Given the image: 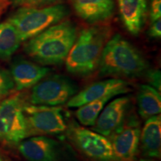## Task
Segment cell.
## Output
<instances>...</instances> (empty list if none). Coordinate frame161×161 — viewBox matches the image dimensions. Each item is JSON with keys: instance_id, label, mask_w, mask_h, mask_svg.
I'll use <instances>...</instances> for the list:
<instances>
[{"instance_id": "obj_1", "label": "cell", "mask_w": 161, "mask_h": 161, "mask_svg": "<svg viewBox=\"0 0 161 161\" xmlns=\"http://www.w3.org/2000/svg\"><path fill=\"white\" fill-rule=\"evenodd\" d=\"M77 36L75 23L61 21L29 39L24 50L42 65H57L65 61Z\"/></svg>"}, {"instance_id": "obj_2", "label": "cell", "mask_w": 161, "mask_h": 161, "mask_svg": "<svg viewBox=\"0 0 161 161\" xmlns=\"http://www.w3.org/2000/svg\"><path fill=\"white\" fill-rule=\"evenodd\" d=\"M98 68L100 76L136 78L146 74L149 64L135 46L116 35L107 41Z\"/></svg>"}, {"instance_id": "obj_3", "label": "cell", "mask_w": 161, "mask_h": 161, "mask_svg": "<svg viewBox=\"0 0 161 161\" xmlns=\"http://www.w3.org/2000/svg\"><path fill=\"white\" fill-rule=\"evenodd\" d=\"M110 34V28L107 26L95 25L82 30L65 60L66 70L78 76L95 72Z\"/></svg>"}, {"instance_id": "obj_4", "label": "cell", "mask_w": 161, "mask_h": 161, "mask_svg": "<svg viewBox=\"0 0 161 161\" xmlns=\"http://www.w3.org/2000/svg\"><path fill=\"white\" fill-rule=\"evenodd\" d=\"M69 14V8L61 4L43 8L23 6L7 21L16 28L22 41H25L39 35L50 26L61 22Z\"/></svg>"}, {"instance_id": "obj_5", "label": "cell", "mask_w": 161, "mask_h": 161, "mask_svg": "<svg viewBox=\"0 0 161 161\" xmlns=\"http://www.w3.org/2000/svg\"><path fill=\"white\" fill-rule=\"evenodd\" d=\"M24 103L17 94L0 102V140L9 145H18L28 136Z\"/></svg>"}, {"instance_id": "obj_6", "label": "cell", "mask_w": 161, "mask_h": 161, "mask_svg": "<svg viewBox=\"0 0 161 161\" xmlns=\"http://www.w3.org/2000/svg\"><path fill=\"white\" fill-rule=\"evenodd\" d=\"M28 136L57 135L66 131L68 126L60 106L29 104L24 106Z\"/></svg>"}, {"instance_id": "obj_7", "label": "cell", "mask_w": 161, "mask_h": 161, "mask_svg": "<svg viewBox=\"0 0 161 161\" xmlns=\"http://www.w3.org/2000/svg\"><path fill=\"white\" fill-rule=\"evenodd\" d=\"M75 81L65 75H53L40 80L32 88L29 101L31 104L60 106L67 103L78 92Z\"/></svg>"}, {"instance_id": "obj_8", "label": "cell", "mask_w": 161, "mask_h": 161, "mask_svg": "<svg viewBox=\"0 0 161 161\" xmlns=\"http://www.w3.org/2000/svg\"><path fill=\"white\" fill-rule=\"evenodd\" d=\"M70 140L84 155L96 161H116L110 139L76 123L68 131Z\"/></svg>"}, {"instance_id": "obj_9", "label": "cell", "mask_w": 161, "mask_h": 161, "mask_svg": "<svg viewBox=\"0 0 161 161\" xmlns=\"http://www.w3.org/2000/svg\"><path fill=\"white\" fill-rule=\"evenodd\" d=\"M140 131L138 119L135 116H130L109 138L116 161H134L140 146Z\"/></svg>"}, {"instance_id": "obj_10", "label": "cell", "mask_w": 161, "mask_h": 161, "mask_svg": "<svg viewBox=\"0 0 161 161\" xmlns=\"http://www.w3.org/2000/svg\"><path fill=\"white\" fill-rule=\"evenodd\" d=\"M130 105V98L128 96H120L114 99L100 113L92 130L110 138L124 125Z\"/></svg>"}, {"instance_id": "obj_11", "label": "cell", "mask_w": 161, "mask_h": 161, "mask_svg": "<svg viewBox=\"0 0 161 161\" xmlns=\"http://www.w3.org/2000/svg\"><path fill=\"white\" fill-rule=\"evenodd\" d=\"M129 84L122 79L111 78L96 82L78 92L67 102V107L78 108L90 102L109 95L119 96L128 92Z\"/></svg>"}, {"instance_id": "obj_12", "label": "cell", "mask_w": 161, "mask_h": 161, "mask_svg": "<svg viewBox=\"0 0 161 161\" xmlns=\"http://www.w3.org/2000/svg\"><path fill=\"white\" fill-rule=\"evenodd\" d=\"M18 149L29 161H57L60 156L59 143L44 135L24 139L18 144Z\"/></svg>"}, {"instance_id": "obj_13", "label": "cell", "mask_w": 161, "mask_h": 161, "mask_svg": "<svg viewBox=\"0 0 161 161\" xmlns=\"http://www.w3.org/2000/svg\"><path fill=\"white\" fill-rule=\"evenodd\" d=\"M50 71L49 68L20 57L16 58L10 67V73L14 82L16 90L32 87L45 78Z\"/></svg>"}, {"instance_id": "obj_14", "label": "cell", "mask_w": 161, "mask_h": 161, "mask_svg": "<svg viewBox=\"0 0 161 161\" xmlns=\"http://www.w3.org/2000/svg\"><path fill=\"white\" fill-rule=\"evenodd\" d=\"M75 13L89 23L110 19L115 11V0H71Z\"/></svg>"}, {"instance_id": "obj_15", "label": "cell", "mask_w": 161, "mask_h": 161, "mask_svg": "<svg viewBox=\"0 0 161 161\" xmlns=\"http://www.w3.org/2000/svg\"><path fill=\"white\" fill-rule=\"evenodd\" d=\"M121 19L127 31L138 35L142 31L148 12L146 0H117Z\"/></svg>"}, {"instance_id": "obj_16", "label": "cell", "mask_w": 161, "mask_h": 161, "mask_svg": "<svg viewBox=\"0 0 161 161\" xmlns=\"http://www.w3.org/2000/svg\"><path fill=\"white\" fill-rule=\"evenodd\" d=\"M140 142L145 156L148 158H160L161 148V118L160 115L146 119L140 131Z\"/></svg>"}, {"instance_id": "obj_17", "label": "cell", "mask_w": 161, "mask_h": 161, "mask_svg": "<svg viewBox=\"0 0 161 161\" xmlns=\"http://www.w3.org/2000/svg\"><path fill=\"white\" fill-rule=\"evenodd\" d=\"M139 114L144 119L159 115L161 111L160 92L148 84H142L137 92Z\"/></svg>"}, {"instance_id": "obj_18", "label": "cell", "mask_w": 161, "mask_h": 161, "mask_svg": "<svg viewBox=\"0 0 161 161\" xmlns=\"http://www.w3.org/2000/svg\"><path fill=\"white\" fill-rule=\"evenodd\" d=\"M22 42L17 30L11 23L8 21L0 23V59L11 58Z\"/></svg>"}, {"instance_id": "obj_19", "label": "cell", "mask_w": 161, "mask_h": 161, "mask_svg": "<svg viewBox=\"0 0 161 161\" xmlns=\"http://www.w3.org/2000/svg\"><path fill=\"white\" fill-rule=\"evenodd\" d=\"M114 96H116L109 95L104 96L78 108L75 115L80 123L84 126H93L100 113L104 109L108 102Z\"/></svg>"}, {"instance_id": "obj_20", "label": "cell", "mask_w": 161, "mask_h": 161, "mask_svg": "<svg viewBox=\"0 0 161 161\" xmlns=\"http://www.w3.org/2000/svg\"><path fill=\"white\" fill-rule=\"evenodd\" d=\"M14 90L15 84L10 71L0 67V98L10 95Z\"/></svg>"}, {"instance_id": "obj_21", "label": "cell", "mask_w": 161, "mask_h": 161, "mask_svg": "<svg viewBox=\"0 0 161 161\" xmlns=\"http://www.w3.org/2000/svg\"><path fill=\"white\" fill-rule=\"evenodd\" d=\"M146 79L148 82V85L153 86L157 90L160 92L161 90V74L158 69H150L145 74Z\"/></svg>"}, {"instance_id": "obj_22", "label": "cell", "mask_w": 161, "mask_h": 161, "mask_svg": "<svg viewBox=\"0 0 161 161\" xmlns=\"http://www.w3.org/2000/svg\"><path fill=\"white\" fill-rule=\"evenodd\" d=\"M60 0H25L22 6L29 8H43L55 5Z\"/></svg>"}, {"instance_id": "obj_23", "label": "cell", "mask_w": 161, "mask_h": 161, "mask_svg": "<svg viewBox=\"0 0 161 161\" xmlns=\"http://www.w3.org/2000/svg\"><path fill=\"white\" fill-rule=\"evenodd\" d=\"M149 16L151 22L161 19V0H150Z\"/></svg>"}, {"instance_id": "obj_24", "label": "cell", "mask_w": 161, "mask_h": 161, "mask_svg": "<svg viewBox=\"0 0 161 161\" xmlns=\"http://www.w3.org/2000/svg\"><path fill=\"white\" fill-rule=\"evenodd\" d=\"M148 35L152 38H160L161 37V19L151 22L148 29Z\"/></svg>"}, {"instance_id": "obj_25", "label": "cell", "mask_w": 161, "mask_h": 161, "mask_svg": "<svg viewBox=\"0 0 161 161\" xmlns=\"http://www.w3.org/2000/svg\"><path fill=\"white\" fill-rule=\"evenodd\" d=\"M25 0H11L12 3H13L14 5H22L24 3Z\"/></svg>"}, {"instance_id": "obj_26", "label": "cell", "mask_w": 161, "mask_h": 161, "mask_svg": "<svg viewBox=\"0 0 161 161\" xmlns=\"http://www.w3.org/2000/svg\"><path fill=\"white\" fill-rule=\"evenodd\" d=\"M0 161H4V160H3V158H1V157H0Z\"/></svg>"}, {"instance_id": "obj_27", "label": "cell", "mask_w": 161, "mask_h": 161, "mask_svg": "<svg viewBox=\"0 0 161 161\" xmlns=\"http://www.w3.org/2000/svg\"><path fill=\"white\" fill-rule=\"evenodd\" d=\"M5 1H6V0H0V2H1V3H2V2L3 3V2H5Z\"/></svg>"}, {"instance_id": "obj_28", "label": "cell", "mask_w": 161, "mask_h": 161, "mask_svg": "<svg viewBox=\"0 0 161 161\" xmlns=\"http://www.w3.org/2000/svg\"><path fill=\"white\" fill-rule=\"evenodd\" d=\"M140 161H146V160H140Z\"/></svg>"}, {"instance_id": "obj_29", "label": "cell", "mask_w": 161, "mask_h": 161, "mask_svg": "<svg viewBox=\"0 0 161 161\" xmlns=\"http://www.w3.org/2000/svg\"><path fill=\"white\" fill-rule=\"evenodd\" d=\"M146 161H153V160H146Z\"/></svg>"}]
</instances>
